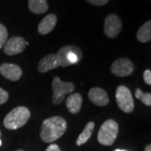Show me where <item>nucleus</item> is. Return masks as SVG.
Listing matches in <instances>:
<instances>
[{
  "instance_id": "obj_1",
  "label": "nucleus",
  "mask_w": 151,
  "mask_h": 151,
  "mask_svg": "<svg viewBox=\"0 0 151 151\" xmlns=\"http://www.w3.org/2000/svg\"><path fill=\"white\" fill-rule=\"evenodd\" d=\"M67 129L66 121L60 116H54L45 119L41 125L40 138L45 143L57 140L65 134Z\"/></svg>"
},
{
  "instance_id": "obj_2",
  "label": "nucleus",
  "mask_w": 151,
  "mask_h": 151,
  "mask_svg": "<svg viewBox=\"0 0 151 151\" xmlns=\"http://www.w3.org/2000/svg\"><path fill=\"white\" fill-rule=\"evenodd\" d=\"M30 118V112L25 107H17L9 113L4 120V125L7 129L15 130L23 127Z\"/></svg>"
},
{
  "instance_id": "obj_3",
  "label": "nucleus",
  "mask_w": 151,
  "mask_h": 151,
  "mask_svg": "<svg viewBox=\"0 0 151 151\" xmlns=\"http://www.w3.org/2000/svg\"><path fill=\"white\" fill-rule=\"evenodd\" d=\"M118 133L119 124L113 119H108L100 127L97 134V140L103 145H112L117 138Z\"/></svg>"
},
{
  "instance_id": "obj_4",
  "label": "nucleus",
  "mask_w": 151,
  "mask_h": 151,
  "mask_svg": "<svg viewBox=\"0 0 151 151\" xmlns=\"http://www.w3.org/2000/svg\"><path fill=\"white\" fill-rule=\"evenodd\" d=\"M57 56L60 62V66L66 67L78 63L82 58V51L76 45H67L60 48L57 53Z\"/></svg>"
},
{
  "instance_id": "obj_5",
  "label": "nucleus",
  "mask_w": 151,
  "mask_h": 151,
  "mask_svg": "<svg viewBox=\"0 0 151 151\" xmlns=\"http://www.w3.org/2000/svg\"><path fill=\"white\" fill-rule=\"evenodd\" d=\"M75 85L72 82H65L60 81L58 76H55L52 81V103L55 105H59L65 99V96L74 91Z\"/></svg>"
},
{
  "instance_id": "obj_6",
  "label": "nucleus",
  "mask_w": 151,
  "mask_h": 151,
  "mask_svg": "<svg viewBox=\"0 0 151 151\" xmlns=\"http://www.w3.org/2000/svg\"><path fill=\"white\" fill-rule=\"evenodd\" d=\"M116 101L119 108L124 112L129 113L134 108V102L129 89L125 86H119L116 90Z\"/></svg>"
},
{
  "instance_id": "obj_7",
  "label": "nucleus",
  "mask_w": 151,
  "mask_h": 151,
  "mask_svg": "<svg viewBox=\"0 0 151 151\" xmlns=\"http://www.w3.org/2000/svg\"><path fill=\"white\" fill-rule=\"evenodd\" d=\"M122 21L117 14H109L106 17L104 22V33L108 38H116L121 32Z\"/></svg>"
},
{
  "instance_id": "obj_8",
  "label": "nucleus",
  "mask_w": 151,
  "mask_h": 151,
  "mask_svg": "<svg viewBox=\"0 0 151 151\" xmlns=\"http://www.w3.org/2000/svg\"><path fill=\"white\" fill-rule=\"evenodd\" d=\"M29 43L20 36H14L8 40L4 45V51L8 55H15L20 54L24 50Z\"/></svg>"
},
{
  "instance_id": "obj_9",
  "label": "nucleus",
  "mask_w": 151,
  "mask_h": 151,
  "mask_svg": "<svg viewBox=\"0 0 151 151\" xmlns=\"http://www.w3.org/2000/svg\"><path fill=\"white\" fill-rule=\"evenodd\" d=\"M134 70V64L127 58H120L112 64L111 71L113 75L124 77L131 75Z\"/></svg>"
},
{
  "instance_id": "obj_10",
  "label": "nucleus",
  "mask_w": 151,
  "mask_h": 151,
  "mask_svg": "<svg viewBox=\"0 0 151 151\" xmlns=\"http://www.w3.org/2000/svg\"><path fill=\"white\" fill-rule=\"evenodd\" d=\"M0 73L4 77L12 81H16L22 76V70L19 65L4 63L0 65Z\"/></svg>"
},
{
  "instance_id": "obj_11",
  "label": "nucleus",
  "mask_w": 151,
  "mask_h": 151,
  "mask_svg": "<svg viewBox=\"0 0 151 151\" xmlns=\"http://www.w3.org/2000/svg\"><path fill=\"white\" fill-rule=\"evenodd\" d=\"M60 66V60L56 54H50L45 56L38 64V70L41 73L55 69Z\"/></svg>"
},
{
  "instance_id": "obj_12",
  "label": "nucleus",
  "mask_w": 151,
  "mask_h": 151,
  "mask_svg": "<svg viewBox=\"0 0 151 151\" xmlns=\"http://www.w3.org/2000/svg\"><path fill=\"white\" fill-rule=\"evenodd\" d=\"M88 97L92 103L100 107L106 106L109 103L108 93L100 87H92L88 92Z\"/></svg>"
},
{
  "instance_id": "obj_13",
  "label": "nucleus",
  "mask_w": 151,
  "mask_h": 151,
  "mask_svg": "<svg viewBox=\"0 0 151 151\" xmlns=\"http://www.w3.org/2000/svg\"><path fill=\"white\" fill-rule=\"evenodd\" d=\"M57 23V17L54 14H48L45 16L43 19L40 21V23L38 25V32L40 35H47L50 33L54 28L55 27V24Z\"/></svg>"
},
{
  "instance_id": "obj_14",
  "label": "nucleus",
  "mask_w": 151,
  "mask_h": 151,
  "mask_svg": "<svg viewBox=\"0 0 151 151\" xmlns=\"http://www.w3.org/2000/svg\"><path fill=\"white\" fill-rule=\"evenodd\" d=\"M65 105L70 113L76 114L81 110L82 105V97L79 93H72L67 97Z\"/></svg>"
},
{
  "instance_id": "obj_15",
  "label": "nucleus",
  "mask_w": 151,
  "mask_h": 151,
  "mask_svg": "<svg viewBox=\"0 0 151 151\" xmlns=\"http://www.w3.org/2000/svg\"><path fill=\"white\" fill-rule=\"evenodd\" d=\"M29 9L34 14H41L48 10V4L46 0H29Z\"/></svg>"
},
{
  "instance_id": "obj_16",
  "label": "nucleus",
  "mask_w": 151,
  "mask_h": 151,
  "mask_svg": "<svg viewBox=\"0 0 151 151\" xmlns=\"http://www.w3.org/2000/svg\"><path fill=\"white\" fill-rule=\"evenodd\" d=\"M137 40L141 43H146L151 40V21L148 20L141 26L137 32Z\"/></svg>"
},
{
  "instance_id": "obj_17",
  "label": "nucleus",
  "mask_w": 151,
  "mask_h": 151,
  "mask_svg": "<svg viewBox=\"0 0 151 151\" xmlns=\"http://www.w3.org/2000/svg\"><path fill=\"white\" fill-rule=\"evenodd\" d=\"M94 128H95V124L93 122H89L86 124L83 131L81 132V134L78 136V138L76 139V145L78 146H81L86 143L88 139L91 138Z\"/></svg>"
},
{
  "instance_id": "obj_18",
  "label": "nucleus",
  "mask_w": 151,
  "mask_h": 151,
  "mask_svg": "<svg viewBox=\"0 0 151 151\" xmlns=\"http://www.w3.org/2000/svg\"><path fill=\"white\" fill-rule=\"evenodd\" d=\"M135 97L139 100H140L146 106H151V94L150 92H144L141 91V89L138 88L135 91Z\"/></svg>"
},
{
  "instance_id": "obj_19",
  "label": "nucleus",
  "mask_w": 151,
  "mask_h": 151,
  "mask_svg": "<svg viewBox=\"0 0 151 151\" xmlns=\"http://www.w3.org/2000/svg\"><path fill=\"white\" fill-rule=\"evenodd\" d=\"M7 39H8L7 29L4 24H0V49L4 46V45L7 41Z\"/></svg>"
},
{
  "instance_id": "obj_20",
  "label": "nucleus",
  "mask_w": 151,
  "mask_h": 151,
  "mask_svg": "<svg viewBox=\"0 0 151 151\" xmlns=\"http://www.w3.org/2000/svg\"><path fill=\"white\" fill-rule=\"evenodd\" d=\"M8 99H9V93L0 87V105L5 103Z\"/></svg>"
},
{
  "instance_id": "obj_21",
  "label": "nucleus",
  "mask_w": 151,
  "mask_h": 151,
  "mask_svg": "<svg viewBox=\"0 0 151 151\" xmlns=\"http://www.w3.org/2000/svg\"><path fill=\"white\" fill-rule=\"evenodd\" d=\"M143 77L144 80L145 81L146 84L148 85H151V71L150 70H145L144 74H143Z\"/></svg>"
},
{
  "instance_id": "obj_22",
  "label": "nucleus",
  "mask_w": 151,
  "mask_h": 151,
  "mask_svg": "<svg viewBox=\"0 0 151 151\" xmlns=\"http://www.w3.org/2000/svg\"><path fill=\"white\" fill-rule=\"evenodd\" d=\"M86 1L88 3H90V4L96 6L105 5L108 2V0H86Z\"/></svg>"
},
{
  "instance_id": "obj_23",
  "label": "nucleus",
  "mask_w": 151,
  "mask_h": 151,
  "mask_svg": "<svg viewBox=\"0 0 151 151\" xmlns=\"http://www.w3.org/2000/svg\"><path fill=\"white\" fill-rule=\"evenodd\" d=\"M45 151H60V147L57 145L52 144V145L48 146V148L46 149Z\"/></svg>"
},
{
  "instance_id": "obj_24",
  "label": "nucleus",
  "mask_w": 151,
  "mask_h": 151,
  "mask_svg": "<svg viewBox=\"0 0 151 151\" xmlns=\"http://www.w3.org/2000/svg\"><path fill=\"white\" fill-rule=\"evenodd\" d=\"M145 151H151V145H148L146 146Z\"/></svg>"
},
{
  "instance_id": "obj_25",
  "label": "nucleus",
  "mask_w": 151,
  "mask_h": 151,
  "mask_svg": "<svg viewBox=\"0 0 151 151\" xmlns=\"http://www.w3.org/2000/svg\"><path fill=\"white\" fill-rule=\"evenodd\" d=\"M115 151H127V150H115Z\"/></svg>"
},
{
  "instance_id": "obj_26",
  "label": "nucleus",
  "mask_w": 151,
  "mask_h": 151,
  "mask_svg": "<svg viewBox=\"0 0 151 151\" xmlns=\"http://www.w3.org/2000/svg\"><path fill=\"white\" fill-rule=\"evenodd\" d=\"M2 145V141H1V139H0V146Z\"/></svg>"
},
{
  "instance_id": "obj_27",
  "label": "nucleus",
  "mask_w": 151,
  "mask_h": 151,
  "mask_svg": "<svg viewBox=\"0 0 151 151\" xmlns=\"http://www.w3.org/2000/svg\"><path fill=\"white\" fill-rule=\"evenodd\" d=\"M16 151H24V150H18Z\"/></svg>"
},
{
  "instance_id": "obj_28",
  "label": "nucleus",
  "mask_w": 151,
  "mask_h": 151,
  "mask_svg": "<svg viewBox=\"0 0 151 151\" xmlns=\"http://www.w3.org/2000/svg\"><path fill=\"white\" fill-rule=\"evenodd\" d=\"M1 135H2V133H1V131H0V137H1Z\"/></svg>"
}]
</instances>
